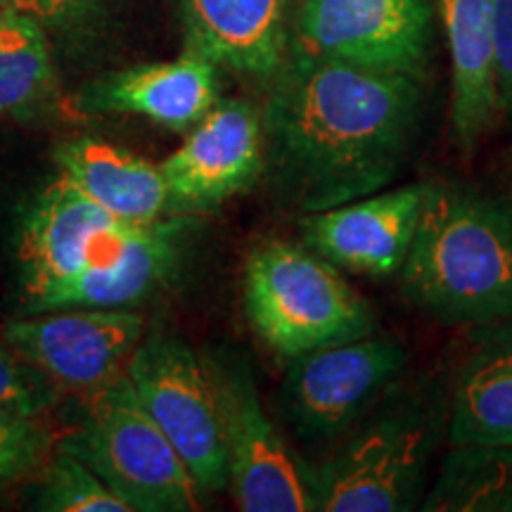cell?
<instances>
[{
    "label": "cell",
    "mask_w": 512,
    "mask_h": 512,
    "mask_svg": "<svg viewBox=\"0 0 512 512\" xmlns=\"http://www.w3.org/2000/svg\"><path fill=\"white\" fill-rule=\"evenodd\" d=\"M181 223L157 221L138 228L105 261L86 266L53 290L29 299L24 313L55 309H126L152 294L178 261Z\"/></svg>",
    "instance_id": "obj_16"
},
{
    "label": "cell",
    "mask_w": 512,
    "mask_h": 512,
    "mask_svg": "<svg viewBox=\"0 0 512 512\" xmlns=\"http://www.w3.org/2000/svg\"><path fill=\"white\" fill-rule=\"evenodd\" d=\"M430 185H406L313 211L304 242L332 266L370 275H394L411 252Z\"/></svg>",
    "instance_id": "obj_13"
},
{
    "label": "cell",
    "mask_w": 512,
    "mask_h": 512,
    "mask_svg": "<svg viewBox=\"0 0 512 512\" xmlns=\"http://www.w3.org/2000/svg\"><path fill=\"white\" fill-rule=\"evenodd\" d=\"M50 446L38 415L0 408V489L27 477L43 463Z\"/></svg>",
    "instance_id": "obj_23"
},
{
    "label": "cell",
    "mask_w": 512,
    "mask_h": 512,
    "mask_svg": "<svg viewBox=\"0 0 512 512\" xmlns=\"http://www.w3.org/2000/svg\"><path fill=\"white\" fill-rule=\"evenodd\" d=\"M60 448L81 458L133 512L200 510V486L128 375L86 396L79 430Z\"/></svg>",
    "instance_id": "obj_5"
},
{
    "label": "cell",
    "mask_w": 512,
    "mask_h": 512,
    "mask_svg": "<svg viewBox=\"0 0 512 512\" xmlns=\"http://www.w3.org/2000/svg\"><path fill=\"white\" fill-rule=\"evenodd\" d=\"M60 176L131 226H152L169 209L162 166L100 138H74L55 150Z\"/></svg>",
    "instance_id": "obj_17"
},
{
    "label": "cell",
    "mask_w": 512,
    "mask_h": 512,
    "mask_svg": "<svg viewBox=\"0 0 512 512\" xmlns=\"http://www.w3.org/2000/svg\"><path fill=\"white\" fill-rule=\"evenodd\" d=\"M399 273L408 299L441 323L484 328L512 320V209L430 185Z\"/></svg>",
    "instance_id": "obj_2"
},
{
    "label": "cell",
    "mask_w": 512,
    "mask_h": 512,
    "mask_svg": "<svg viewBox=\"0 0 512 512\" xmlns=\"http://www.w3.org/2000/svg\"><path fill=\"white\" fill-rule=\"evenodd\" d=\"M3 339L53 387L91 396L126 375L143 318L126 309L24 313L5 325Z\"/></svg>",
    "instance_id": "obj_8"
},
{
    "label": "cell",
    "mask_w": 512,
    "mask_h": 512,
    "mask_svg": "<svg viewBox=\"0 0 512 512\" xmlns=\"http://www.w3.org/2000/svg\"><path fill=\"white\" fill-rule=\"evenodd\" d=\"M271 81L261 124L306 211L375 195L399 174L418 126L415 76L290 50Z\"/></svg>",
    "instance_id": "obj_1"
},
{
    "label": "cell",
    "mask_w": 512,
    "mask_h": 512,
    "mask_svg": "<svg viewBox=\"0 0 512 512\" xmlns=\"http://www.w3.org/2000/svg\"><path fill=\"white\" fill-rule=\"evenodd\" d=\"M245 309L275 354L309 351L373 335L370 306L330 261L290 242H268L249 254Z\"/></svg>",
    "instance_id": "obj_4"
},
{
    "label": "cell",
    "mask_w": 512,
    "mask_h": 512,
    "mask_svg": "<svg viewBox=\"0 0 512 512\" xmlns=\"http://www.w3.org/2000/svg\"><path fill=\"white\" fill-rule=\"evenodd\" d=\"M53 384L0 339V408L41 415L53 406Z\"/></svg>",
    "instance_id": "obj_24"
},
{
    "label": "cell",
    "mask_w": 512,
    "mask_h": 512,
    "mask_svg": "<svg viewBox=\"0 0 512 512\" xmlns=\"http://www.w3.org/2000/svg\"><path fill=\"white\" fill-rule=\"evenodd\" d=\"M448 441L512 444V320L484 325L448 401Z\"/></svg>",
    "instance_id": "obj_19"
},
{
    "label": "cell",
    "mask_w": 512,
    "mask_h": 512,
    "mask_svg": "<svg viewBox=\"0 0 512 512\" xmlns=\"http://www.w3.org/2000/svg\"><path fill=\"white\" fill-rule=\"evenodd\" d=\"M143 226L114 219L91 197L57 176L24 216L17 256L24 297L53 290L86 266L105 261Z\"/></svg>",
    "instance_id": "obj_11"
},
{
    "label": "cell",
    "mask_w": 512,
    "mask_h": 512,
    "mask_svg": "<svg viewBox=\"0 0 512 512\" xmlns=\"http://www.w3.org/2000/svg\"><path fill=\"white\" fill-rule=\"evenodd\" d=\"M55 91L48 31L27 15L0 10V117H27Z\"/></svg>",
    "instance_id": "obj_21"
},
{
    "label": "cell",
    "mask_w": 512,
    "mask_h": 512,
    "mask_svg": "<svg viewBox=\"0 0 512 512\" xmlns=\"http://www.w3.org/2000/svg\"><path fill=\"white\" fill-rule=\"evenodd\" d=\"M420 510L512 512V444L451 446Z\"/></svg>",
    "instance_id": "obj_20"
},
{
    "label": "cell",
    "mask_w": 512,
    "mask_h": 512,
    "mask_svg": "<svg viewBox=\"0 0 512 512\" xmlns=\"http://www.w3.org/2000/svg\"><path fill=\"white\" fill-rule=\"evenodd\" d=\"M219 102V64L195 50L171 62L138 64L88 86L83 105L95 112L138 114L169 131H190Z\"/></svg>",
    "instance_id": "obj_14"
},
{
    "label": "cell",
    "mask_w": 512,
    "mask_h": 512,
    "mask_svg": "<svg viewBox=\"0 0 512 512\" xmlns=\"http://www.w3.org/2000/svg\"><path fill=\"white\" fill-rule=\"evenodd\" d=\"M494 83L496 107L512 114V0H496Z\"/></svg>",
    "instance_id": "obj_26"
},
{
    "label": "cell",
    "mask_w": 512,
    "mask_h": 512,
    "mask_svg": "<svg viewBox=\"0 0 512 512\" xmlns=\"http://www.w3.org/2000/svg\"><path fill=\"white\" fill-rule=\"evenodd\" d=\"M451 53V121L460 147L472 150L496 107V0H439Z\"/></svg>",
    "instance_id": "obj_18"
},
{
    "label": "cell",
    "mask_w": 512,
    "mask_h": 512,
    "mask_svg": "<svg viewBox=\"0 0 512 512\" xmlns=\"http://www.w3.org/2000/svg\"><path fill=\"white\" fill-rule=\"evenodd\" d=\"M126 375L202 494L226 489L230 482L226 434L207 363L181 339L155 335L138 344Z\"/></svg>",
    "instance_id": "obj_6"
},
{
    "label": "cell",
    "mask_w": 512,
    "mask_h": 512,
    "mask_svg": "<svg viewBox=\"0 0 512 512\" xmlns=\"http://www.w3.org/2000/svg\"><path fill=\"white\" fill-rule=\"evenodd\" d=\"M219 394L228 472L238 508L245 512L313 510L311 470L290 451L261 408L245 368L209 366Z\"/></svg>",
    "instance_id": "obj_9"
},
{
    "label": "cell",
    "mask_w": 512,
    "mask_h": 512,
    "mask_svg": "<svg viewBox=\"0 0 512 512\" xmlns=\"http://www.w3.org/2000/svg\"><path fill=\"white\" fill-rule=\"evenodd\" d=\"M406 366L394 339L361 337L292 358L287 411L306 437H337L380 399Z\"/></svg>",
    "instance_id": "obj_10"
},
{
    "label": "cell",
    "mask_w": 512,
    "mask_h": 512,
    "mask_svg": "<svg viewBox=\"0 0 512 512\" xmlns=\"http://www.w3.org/2000/svg\"><path fill=\"white\" fill-rule=\"evenodd\" d=\"M432 0H299L290 50L420 79Z\"/></svg>",
    "instance_id": "obj_7"
},
{
    "label": "cell",
    "mask_w": 512,
    "mask_h": 512,
    "mask_svg": "<svg viewBox=\"0 0 512 512\" xmlns=\"http://www.w3.org/2000/svg\"><path fill=\"white\" fill-rule=\"evenodd\" d=\"M159 166L171 209L219 207L247 190L264 169V124L259 112L245 100H219Z\"/></svg>",
    "instance_id": "obj_12"
},
{
    "label": "cell",
    "mask_w": 512,
    "mask_h": 512,
    "mask_svg": "<svg viewBox=\"0 0 512 512\" xmlns=\"http://www.w3.org/2000/svg\"><path fill=\"white\" fill-rule=\"evenodd\" d=\"M448 408L420 392L384 401L347 444L311 470L313 510L406 512L422 503Z\"/></svg>",
    "instance_id": "obj_3"
},
{
    "label": "cell",
    "mask_w": 512,
    "mask_h": 512,
    "mask_svg": "<svg viewBox=\"0 0 512 512\" xmlns=\"http://www.w3.org/2000/svg\"><path fill=\"white\" fill-rule=\"evenodd\" d=\"M292 0H181L185 48L254 79H273L290 53Z\"/></svg>",
    "instance_id": "obj_15"
},
{
    "label": "cell",
    "mask_w": 512,
    "mask_h": 512,
    "mask_svg": "<svg viewBox=\"0 0 512 512\" xmlns=\"http://www.w3.org/2000/svg\"><path fill=\"white\" fill-rule=\"evenodd\" d=\"M292 3H294V5H297V3H299V0H292Z\"/></svg>",
    "instance_id": "obj_27"
},
{
    "label": "cell",
    "mask_w": 512,
    "mask_h": 512,
    "mask_svg": "<svg viewBox=\"0 0 512 512\" xmlns=\"http://www.w3.org/2000/svg\"><path fill=\"white\" fill-rule=\"evenodd\" d=\"M0 5L31 17L48 34H72L93 24L107 8V0H0Z\"/></svg>",
    "instance_id": "obj_25"
},
{
    "label": "cell",
    "mask_w": 512,
    "mask_h": 512,
    "mask_svg": "<svg viewBox=\"0 0 512 512\" xmlns=\"http://www.w3.org/2000/svg\"><path fill=\"white\" fill-rule=\"evenodd\" d=\"M36 510L46 512H133L95 472L64 451L50 460L36 494Z\"/></svg>",
    "instance_id": "obj_22"
}]
</instances>
